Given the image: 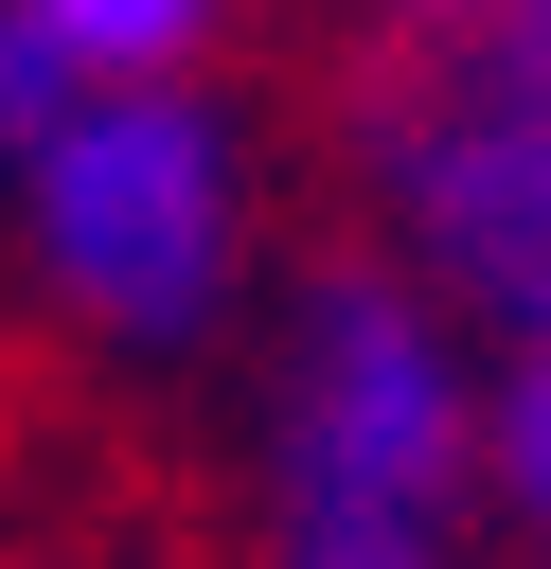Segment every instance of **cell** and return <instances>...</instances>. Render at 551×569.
I'll list each match as a JSON object with an SVG mask.
<instances>
[{
	"label": "cell",
	"instance_id": "1",
	"mask_svg": "<svg viewBox=\"0 0 551 569\" xmlns=\"http://www.w3.org/2000/svg\"><path fill=\"white\" fill-rule=\"evenodd\" d=\"M0 196H18L36 284H53L71 320H107V338H196V320L231 302L249 142H231V107H213L196 71H89V89L0 160Z\"/></svg>",
	"mask_w": 551,
	"mask_h": 569
},
{
	"label": "cell",
	"instance_id": "2",
	"mask_svg": "<svg viewBox=\"0 0 551 569\" xmlns=\"http://www.w3.org/2000/svg\"><path fill=\"white\" fill-rule=\"evenodd\" d=\"M480 498V320L427 267H320L267 356V516L462 533Z\"/></svg>",
	"mask_w": 551,
	"mask_h": 569
},
{
	"label": "cell",
	"instance_id": "3",
	"mask_svg": "<svg viewBox=\"0 0 551 569\" xmlns=\"http://www.w3.org/2000/svg\"><path fill=\"white\" fill-rule=\"evenodd\" d=\"M391 267H427L480 356L551 338V0H462L427 18V71L355 124Z\"/></svg>",
	"mask_w": 551,
	"mask_h": 569
},
{
	"label": "cell",
	"instance_id": "4",
	"mask_svg": "<svg viewBox=\"0 0 551 569\" xmlns=\"http://www.w3.org/2000/svg\"><path fill=\"white\" fill-rule=\"evenodd\" d=\"M480 498H498L515 533H551V338H515V356L480 373Z\"/></svg>",
	"mask_w": 551,
	"mask_h": 569
},
{
	"label": "cell",
	"instance_id": "5",
	"mask_svg": "<svg viewBox=\"0 0 551 569\" xmlns=\"http://www.w3.org/2000/svg\"><path fill=\"white\" fill-rule=\"evenodd\" d=\"M18 18H36L71 71H196L231 0H18Z\"/></svg>",
	"mask_w": 551,
	"mask_h": 569
},
{
	"label": "cell",
	"instance_id": "6",
	"mask_svg": "<svg viewBox=\"0 0 551 569\" xmlns=\"http://www.w3.org/2000/svg\"><path fill=\"white\" fill-rule=\"evenodd\" d=\"M71 89H89V71H71V53H53V36H36V18L0 0V160H18V142H36V124L71 107Z\"/></svg>",
	"mask_w": 551,
	"mask_h": 569
},
{
	"label": "cell",
	"instance_id": "7",
	"mask_svg": "<svg viewBox=\"0 0 551 569\" xmlns=\"http://www.w3.org/2000/svg\"><path fill=\"white\" fill-rule=\"evenodd\" d=\"M391 18H462V0H391Z\"/></svg>",
	"mask_w": 551,
	"mask_h": 569
}]
</instances>
